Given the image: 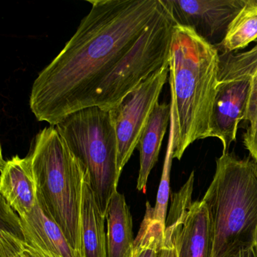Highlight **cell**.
Here are the masks:
<instances>
[{
  "label": "cell",
  "mask_w": 257,
  "mask_h": 257,
  "mask_svg": "<svg viewBox=\"0 0 257 257\" xmlns=\"http://www.w3.org/2000/svg\"><path fill=\"white\" fill-rule=\"evenodd\" d=\"M87 2L89 13L31 88V111L50 125L88 107L111 110L169 65L177 24L164 0Z\"/></svg>",
  "instance_id": "cell-1"
},
{
  "label": "cell",
  "mask_w": 257,
  "mask_h": 257,
  "mask_svg": "<svg viewBox=\"0 0 257 257\" xmlns=\"http://www.w3.org/2000/svg\"><path fill=\"white\" fill-rule=\"evenodd\" d=\"M219 63L217 48L191 28L176 25L169 63L174 159L180 160L195 141L210 138Z\"/></svg>",
  "instance_id": "cell-2"
},
{
  "label": "cell",
  "mask_w": 257,
  "mask_h": 257,
  "mask_svg": "<svg viewBox=\"0 0 257 257\" xmlns=\"http://www.w3.org/2000/svg\"><path fill=\"white\" fill-rule=\"evenodd\" d=\"M202 201L207 205L213 238V257L253 244L257 227V162L222 153Z\"/></svg>",
  "instance_id": "cell-3"
},
{
  "label": "cell",
  "mask_w": 257,
  "mask_h": 257,
  "mask_svg": "<svg viewBox=\"0 0 257 257\" xmlns=\"http://www.w3.org/2000/svg\"><path fill=\"white\" fill-rule=\"evenodd\" d=\"M28 156L40 207L58 224L78 256L82 257L81 204L86 170L53 125L37 134Z\"/></svg>",
  "instance_id": "cell-4"
},
{
  "label": "cell",
  "mask_w": 257,
  "mask_h": 257,
  "mask_svg": "<svg viewBox=\"0 0 257 257\" xmlns=\"http://www.w3.org/2000/svg\"><path fill=\"white\" fill-rule=\"evenodd\" d=\"M55 127L88 171L97 202L106 217L120 178L118 138L110 111L97 106L81 109Z\"/></svg>",
  "instance_id": "cell-5"
},
{
  "label": "cell",
  "mask_w": 257,
  "mask_h": 257,
  "mask_svg": "<svg viewBox=\"0 0 257 257\" xmlns=\"http://www.w3.org/2000/svg\"><path fill=\"white\" fill-rule=\"evenodd\" d=\"M168 74L170 67L166 65L143 81L109 110L118 138L117 171L119 177L138 147L152 112L159 103Z\"/></svg>",
  "instance_id": "cell-6"
},
{
  "label": "cell",
  "mask_w": 257,
  "mask_h": 257,
  "mask_svg": "<svg viewBox=\"0 0 257 257\" xmlns=\"http://www.w3.org/2000/svg\"><path fill=\"white\" fill-rule=\"evenodd\" d=\"M195 173L179 192L173 195L165 224L178 257H213V238L210 215L205 203L192 201Z\"/></svg>",
  "instance_id": "cell-7"
},
{
  "label": "cell",
  "mask_w": 257,
  "mask_h": 257,
  "mask_svg": "<svg viewBox=\"0 0 257 257\" xmlns=\"http://www.w3.org/2000/svg\"><path fill=\"white\" fill-rule=\"evenodd\" d=\"M246 0H165L177 25L218 48Z\"/></svg>",
  "instance_id": "cell-8"
},
{
  "label": "cell",
  "mask_w": 257,
  "mask_h": 257,
  "mask_svg": "<svg viewBox=\"0 0 257 257\" xmlns=\"http://www.w3.org/2000/svg\"><path fill=\"white\" fill-rule=\"evenodd\" d=\"M252 82L248 79L218 82L212 112L210 138L220 140L223 151L228 153L236 141L238 124L244 121Z\"/></svg>",
  "instance_id": "cell-9"
},
{
  "label": "cell",
  "mask_w": 257,
  "mask_h": 257,
  "mask_svg": "<svg viewBox=\"0 0 257 257\" xmlns=\"http://www.w3.org/2000/svg\"><path fill=\"white\" fill-rule=\"evenodd\" d=\"M0 192L20 218L28 216L38 201L37 186L29 156L1 160Z\"/></svg>",
  "instance_id": "cell-10"
},
{
  "label": "cell",
  "mask_w": 257,
  "mask_h": 257,
  "mask_svg": "<svg viewBox=\"0 0 257 257\" xmlns=\"http://www.w3.org/2000/svg\"><path fill=\"white\" fill-rule=\"evenodd\" d=\"M106 219L97 202L89 174L86 171L81 204L82 257H107Z\"/></svg>",
  "instance_id": "cell-11"
},
{
  "label": "cell",
  "mask_w": 257,
  "mask_h": 257,
  "mask_svg": "<svg viewBox=\"0 0 257 257\" xmlns=\"http://www.w3.org/2000/svg\"><path fill=\"white\" fill-rule=\"evenodd\" d=\"M13 232L28 237L60 257H79L67 241L58 224L45 213L38 201L32 211L24 218L19 216L17 229Z\"/></svg>",
  "instance_id": "cell-12"
},
{
  "label": "cell",
  "mask_w": 257,
  "mask_h": 257,
  "mask_svg": "<svg viewBox=\"0 0 257 257\" xmlns=\"http://www.w3.org/2000/svg\"><path fill=\"white\" fill-rule=\"evenodd\" d=\"M171 103H158L141 136L137 147L140 151L141 163L137 183L138 191H146L149 176L159 159L162 141L171 121Z\"/></svg>",
  "instance_id": "cell-13"
},
{
  "label": "cell",
  "mask_w": 257,
  "mask_h": 257,
  "mask_svg": "<svg viewBox=\"0 0 257 257\" xmlns=\"http://www.w3.org/2000/svg\"><path fill=\"white\" fill-rule=\"evenodd\" d=\"M106 220L107 257H132L133 220L124 195L118 191L109 203Z\"/></svg>",
  "instance_id": "cell-14"
},
{
  "label": "cell",
  "mask_w": 257,
  "mask_h": 257,
  "mask_svg": "<svg viewBox=\"0 0 257 257\" xmlns=\"http://www.w3.org/2000/svg\"><path fill=\"white\" fill-rule=\"evenodd\" d=\"M255 46L241 53L220 55L218 82L248 79L252 82L245 121L251 122L257 112V40Z\"/></svg>",
  "instance_id": "cell-15"
},
{
  "label": "cell",
  "mask_w": 257,
  "mask_h": 257,
  "mask_svg": "<svg viewBox=\"0 0 257 257\" xmlns=\"http://www.w3.org/2000/svg\"><path fill=\"white\" fill-rule=\"evenodd\" d=\"M256 40L257 0H246L217 49L222 54L233 53Z\"/></svg>",
  "instance_id": "cell-16"
},
{
  "label": "cell",
  "mask_w": 257,
  "mask_h": 257,
  "mask_svg": "<svg viewBox=\"0 0 257 257\" xmlns=\"http://www.w3.org/2000/svg\"><path fill=\"white\" fill-rule=\"evenodd\" d=\"M165 225L154 216V207L147 202L145 216L134 241L132 257H160L165 242Z\"/></svg>",
  "instance_id": "cell-17"
},
{
  "label": "cell",
  "mask_w": 257,
  "mask_h": 257,
  "mask_svg": "<svg viewBox=\"0 0 257 257\" xmlns=\"http://www.w3.org/2000/svg\"><path fill=\"white\" fill-rule=\"evenodd\" d=\"M174 119L171 112V121H170L169 138H168V147L164 162L163 171L162 178L158 191L156 205L154 207V216L156 219L160 221L164 225L166 224L167 209H168V200L170 195V177H171V165L174 159Z\"/></svg>",
  "instance_id": "cell-18"
},
{
  "label": "cell",
  "mask_w": 257,
  "mask_h": 257,
  "mask_svg": "<svg viewBox=\"0 0 257 257\" xmlns=\"http://www.w3.org/2000/svg\"><path fill=\"white\" fill-rule=\"evenodd\" d=\"M0 257H30L22 237L4 227L0 231Z\"/></svg>",
  "instance_id": "cell-19"
},
{
  "label": "cell",
  "mask_w": 257,
  "mask_h": 257,
  "mask_svg": "<svg viewBox=\"0 0 257 257\" xmlns=\"http://www.w3.org/2000/svg\"><path fill=\"white\" fill-rule=\"evenodd\" d=\"M243 144L249 156L257 162V112L243 136Z\"/></svg>",
  "instance_id": "cell-20"
},
{
  "label": "cell",
  "mask_w": 257,
  "mask_h": 257,
  "mask_svg": "<svg viewBox=\"0 0 257 257\" xmlns=\"http://www.w3.org/2000/svg\"><path fill=\"white\" fill-rule=\"evenodd\" d=\"M22 239L24 247L30 257H60L46 250L31 239L23 237H22Z\"/></svg>",
  "instance_id": "cell-21"
},
{
  "label": "cell",
  "mask_w": 257,
  "mask_h": 257,
  "mask_svg": "<svg viewBox=\"0 0 257 257\" xmlns=\"http://www.w3.org/2000/svg\"><path fill=\"white\" fill-rule=\"evenodd\" d=\"M160 257H178L177 247L172 238L165 231V242L161 252Z\"/></svg>",
  "instance_id": "cell-22"
},
{
  "label": "cell",
  "mask_w": 257,
  "mask_h": 257,
  "mask_svg": "<svg viewBox=\"0 0 257 257\" xmlns=\"http://www.w3.org/2000/svg\"><path fill=\"white\" fill-rule=\"evenodd\" d=\"M227 257H257L253 247L245 248L230 254Z\"/></svg>",
  "instance_id": "cell-23"
},
{
  "label": "cell",
  "mask_w": 257,
  "mask_h": 257,
  "mask_svg": "<svg viewBox=\"0 0 257 257\" xmlns=\"http://www.w3.org/2000/svg\"><path fill=\"white\" fill-rule=\"evenodd\" d=\"M252 247H253L254 251H255L257 256V227L256 229H255V235H254V240L253 244H252Z\"/></svg>",
  "instance_id": "cell-24"
}]
</instances>
